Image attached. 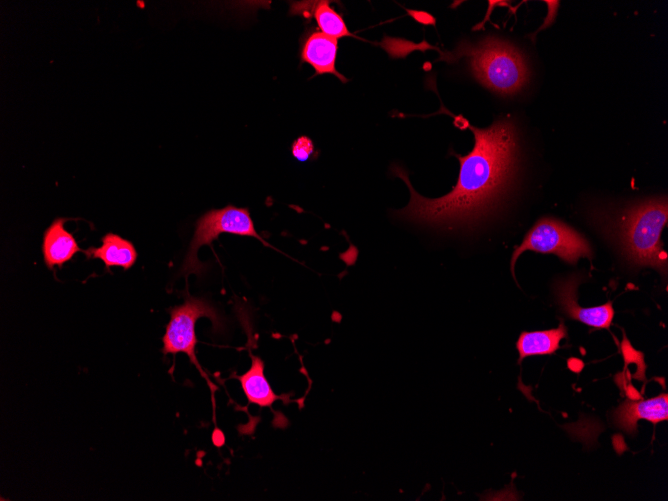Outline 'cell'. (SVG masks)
Returning <instances> with one entry per match:
<instances>
[{
	"mask_svg": "<svg viewBox=\"0 0 668 501\" xmlns=\"http://www.w3.org/2000/svg\"><path fill=\"white\" fill-rule=\"evenodd\" d=\"M475 145L466 156L454 154L460 172L452 191L429 199L412 187L405 170L393 166L410 191L409 204L396 212L406 220L438 227L471 225L485 217L501 199L513 177L517 160V136L513 124L500 120L488 128L468 126Z\"/></svg>",
	"mask_w": 668,
	"mask_h": 501,
	"instance_id": "obj_1",
	"label": "cell"
},
{
	"mask_svg": "<svg viewBox=\"0 0 668 501\" xmlns=\"http://www.w3.org/2000/svg\"><path fill=\"white\" fill-rule=\"evenodd\" d=\"M667 199L655 198L632 207L620 224V241L628 260L639 267L667 273V253L661 232L667 224Z\"/></svg>",
	"mask_w": 668,
	"mask_h": 501,
	"instance_id": "obj_2",
	"label": "cell"
},
{
	"mask_svg": "<svg viewBox=\"0 0 668 501\" xmlns=\"http://www.w3.org/2000/svg\"><path fill=\"white\" fill-rule=\"evenodd\" d=\"M460 51L469 58L476 79L493 91L512 94L527 82L528 68L524 57L506 42L490 37Z\"/></svg>",
	"mask_w": 668,
	"mask_h": 501,
	"instance_id": "obj_3",
	"label": "cell"
},
{
	"mask_svg": "<svg viewBox=\"0 0 668 501\" xmlns=\"http://www.w3.org/2000/svg\"><path fill=\"white\" fill-rule=\"evenodd\" d=\"M170 320L166 326L165 334L162 338L164 355L184 353L200 372L201 376L208 383L212 393L216 390L215 385L209 380L207 374L203 371L196 356L197 337L195 325L199 318H208L213 326V331L221 333L224 331L226 323L223 315L210 301L188 295L183 304L169 309Z\"/></svg>",
	"mask_w": 668,
	"mask_h": 501,
	"instance_id": "obj_4",
	"label": "cell"
},
{
	"mask_svg": "<svg viewBox=\"0 0 668 501\" xmlns=\"http://www.w3.org/2000/svg\"><path fill=\"white\" fill-rule=\"evenodd\" d=\"M223 233L254 237L265 246L271 247L255 230L247 208L227 205L221 209L209 210L196 222L194 235L181 267L185 277L191 273L201 275L205 272V265L198 260V249L211 245Z\"/></svg>",
	"mask_w": 668,
	"mask_h": 501,
	"instance_id": "obj_5",
	"label": "cell"
},
{
	"mask_svg": "<svg viewBox=\"0 0 668 501\" xmlns=\"http://www.w3.org/2000/svg\"><path fill=\"white\" fill-rule=\"evenodd\" d=\"M528 250L555 254L570 264H575L580 257L592 258L589 242L576 230L554 218L538 220L514 250L510 264L513 276L518 257Z\"/></svg>",
	"mask_w": 668,
	"mask_h": 501,
	"instance_id": "obj_6",
	"label": "cell"
},
{
	"mask_svg": "<svg viewBox=\"0 0 668 501\" xmlns=\"http://www.w3.org/2000/svg\"><path fill=\"white\" fill-rule=\"evenodd\" d=\"M581 278L572 275L558 280L554 285L556 301L561 311L570 319L590 327L608 329L614 317L612 301L595 307L583 308L577 303V287Z\"/></svg>",
	"mask_w": 668,
	"mask_h": 501,
	"instance_id": "obj_7",
	"label": "cell"
},
{
	"mask_svg": "<svg viewBox=\"0 0 668 501\" xmlns=\"http://www.w3.org/2000/svg\"><path fill=\"white\" fill-rule=\"evenodd\" d=\"M640 419L657 424L668 419V395L661 393L655 398L633 401L626 399L612 414L614 426L628 435L637 433V422Z\"/></svg>",
	"mask_w": 668,
	"mask_h": 501,
	"instance_id": "obj_8",
	"label": "cell"
},
{
	"mask_svg": "<svg viewBox=\"0 0 668 501\" xmlns=\"http://www.w3.org/2000/svg\"><path fill=\"white\" fill-rule=\"evenodd\" d=\"M67 218H56L43 234L42 254L45 265L49 269L62 267L78 252H84L72 233L67 231L64 223Z\"/></svg>",
	"mask_w": 668,
	"mask_h": 501,
	"instance_id": "obj_9",
	"label": "cell"
},
{
	"mask_svg": "<svg viewBox=\"0 0 668 501\" xmlns=\"http://www.w3.org/2000/svg\"><path fill=\"white\" fill-rule=\"evenodd\" d=\"M337 49V39L316 32L304 42L301 59L314 68L315 75L332 74L346 83L348 79L336 70Z\"/></svg>",
	"mask_w": 668,
	"mask_h": 501,
	"instance_id": "obj_10",
	"label": "cell"
},
{
	"mask_svg": "<svg viewBox=\"0 0 668 501\" xmlns=\"http://www.w3.org/2000/svg\"><path fill=\"white\" fill-rule=\"evenodd\" d=\"M251 366L244 374L236 376L246 395L248 404H256L260 408H270L277 400L289 402V395H277L271 388L264 374L263 360L250 352Z\"/></svg>",
	"mask_w": 668,
	"mask_h": 501,
	"instance_id": "obj_11",
	"label": "cell"
},
{
	"mask_svg": "<svg viewBox=\"0 0 668 501\" xmlns=\"http://www.w3.org/2000/svg\"><path fill=\"white\" fill-rule=\"evenodd\" d=\"M99 247L84 250L88 259H100L105 267H122L130 269L137 260V251L133 243L118 234L107 233L101 239Z\"/></svg>",
	"mask_w": 668,
	"mask_h": 501,
	"instance_id": "obj_12",
	"label": "cell"
},
{
	"mask_svg": "<svg viewBox=\"0 0 668 501\" xmlns=\"http://www.w3.org/2000/svg\"><path fill=\"white\" fill-rule=\"evenodd\" d=\"M567 337V328L563 322L553 329L521 332L516 342V349L519 353L518 364L529 356L553 354L559 349L560 341Z\"/></svg>",
	"mask_w": 668,
	"mask_h": 501,
	"instance_id": "obj_13",
	"label": "cell"
},
{
	"mask_svg": "<svg viewBox=\"0 0 668 501\" xmlns=\"http://www.w3.org/2000/svg\"><path fill=\"white\" fill-rule=\"evenodd\" d=\"M313 15L323 34L335 39L352 36L342 17L330 7L328 1L316 2Z\"/></svg>",
	"mask_w": 668,
	"mask_h": 501,
	"instance_id": "obj_14",
	"label": "cell"
},
{
	"mask_svg": "<svg viewBox=\"0 0 668 501\" xmlns=\"http://www.w3.org/2000/svg\"><path fill=\"white\" fill-rule=\"evenodd\" d=\"M292 155L300 162L307 161L314 151L312 140L307 136L297 138L291 147Z\"/></svg>",
	"mask_w": 668,
	"mask_h": 501,
	"instance_id": "obj_15",
	"label": "cell"
},
{
	"mask_svg": "<svg viewBox=\"0 0 668 501\" xmlns=\"http://www.w3.org/2000/svg\"><path fill=\"white\" fill-rule=\"evenodd\" d=\"M408 12L416 21L422 24H434L435 22L434 18L424 11L409 10Z\"/></svg>",
	"mask_w": 668,
	"mask_h": 501,
	"instance_id": "obj_16",
	"label": "cell"
}]
</instances>
